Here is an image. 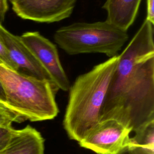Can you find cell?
I'll return each mask as SVG.
<instances>
[{
  "label": "cell",
  "instance_id": "cell-1",
  "mask_svg": "<svg viewBox=\"0 0 154 154\" xmlns=\"http://www.w3.org/2000/svg\"><path fill=\"white\" fill-rule=\"evenodd\" d=\"M108 119L132 132L154 120L153 25L146 19L119 54L100 114Z\"/></svg>",
  "mask_w": 154,
  "mask_h": 154
},
{
  "label": "cell",
  "instance_id": "cell-2",
  "mask_svg": "<svg viewBox=\"0 0 154 154\" xmlns=\"http://www.w3.org/2000/svg\"><path fill=\"white\" fill-rule=\"evenodd\" d=\"M119 55L79 75L69 89L63 126L69 137L79 141L100 120L108 84Z\"/></svg>",
  "mask_w": 154,
  "mask_h": 154
},
{
  "label": "cell",
  "instance_id": "cell-3",
  "mask_svg": "<svg viewBox=\"0 0 154 154\" xmlns=\"http://www.w3.org/2000/svg\"><path fill=\"white\" fill-rule=\"evenodd\" d=\"M0 82L5 105L23 121L51 120L58 114L55 94L59 90L51 81L10 69L0 61Z\"/></svg>",
  "mask_w": 154,
  "mask_h": 154
},
{
  "label": "cell",
  "instance_id": "cell-4",
  "mask_svg": "<svg viewBox=\"0 0 154 154\" xmlns=\"http://www.w3.org/2000/svg\"><path fill=\"white\" fill-rule=\"evenodd\" d=\"M128 38L127 32L106 20L75 22L58 28L54 34L55 43L69 55L99 53L109 58L119 55Z\"/></svg>",
  "mask_w": 154,
  "mask_h": 154
},
{
  "label": "cell",
  "instance_id": "cell-5",
  "mask_svg": "<svg viewBox=\"0 0 154 154\" xmlns=\"http://www.w3.org/2000/svg\"><path fill=\"white\" fill-rule=\"evenodd\" d=\"M131 132L116 120H101L78 143L97 154H117L128 145Z\"/></svg>",
  "mask_w": 154,
  "mask_h": 154
},
{
  "label": "cell",
  "instance_id": "cell-6",
  "mask_svg": "<svg viewBox=\"0 0 154 154\" xmlns=\"http://www.w3.org/2000/svg\"><path fill=\"white\" fill-rule=\"evenodd\" d=\"M22 41L32 51L59 89L69 91V79L60 62L56 46L38 31H28L20 36Z\"/></svg>",
  "mask_w": 154,
  "mask_h": 154
},
{
  "label": "cell",
  "instance_id": "cell-7",
  "mask_svg": "<svg viewBox=\"0 0 154 154\" xmlns=\"http://www.w3.org/2000/svg\"><path fill=\"white\" fill-rule=\"evenodd\" d=\"M21 19L38 23H54L72 14L77 0H9Z\"/></svg>",
  "mask_w": 154,
  "mask_h": 154
},
{
  "label": "cell",
  "instance_id": "cell-8",
  "mask_svg": "<svg viewBox=\"0 0 154 154\" xmlns=\"http://www.w3.org/2000/svg\"><path fill=\"white\" fill-rule=\"evenodd\" d=\"M0 37L18 71L52 82L49 73L20 36L11 33L0 24Z\"/></svg>",
  "mask_w": 154,
  "mask_h": 154
},
{
  "label": "cell",
  "instance_id": "cell-9",
  "mask_svg": "<svg viewBox=\"0 0 154 154\" xmlns=\"http://www.w3.org/2000/svg\"><path fill=\"white\" fill-rule=\"evenodd\" d=\"M0 154H44V140L38 131L28 125L16 129Z\"/></svg>",
  "mask_w": 154,
  "mask_h": 154
},
{
  "label": "cell",
  "instance_id": "cell-10",
  "mask_svg": "<svg viewBox=\"0 0 154 154\" xmlns=\"http://www.w3.org/2000/svg\"><path fill=\"white\" fill-rule=\"evenodd\" d=\"M141 0H106L102 8L106 12V21L127 32L134 22Z\"/></svg>",
  "mask_w": 154,
  "mask_h": 154
},
{
  "label": "cell",
  "instance_id": "cell-11",
  "mask_svg": "<svg viewBox=\"0 0 154 154\" xmlns=\"http://www.w3.org/2000/svg\"><path fill=\"white\" fill-rule=\"evenodd\" d=\"M129 144L154 154V120H150L134 131Z\"/></svg>",
  "mask_w": 154,
  "mask_h": 154
},
{
  "label": "cell",
  "instance_id": "cell-12",
  "mask_svg": "<svg viewBox=\"0 0 154 154\" xmlns=\"http://www.w3.org/2000/svg\"><path fill=\"white\" fill-rule=\"evenodd\" d=\"M23 120L5 104L0 102V127L12 126L13 123H20Z\"/></svg>",
  "mask_w": 154,
  "mask_h": 154
},
{
  "label": "cell",
  "instance_id": "cell-13",
  "mask_svg": "<svg viewBox=\"0 0 154 154\" xmlns=\"http://www.w3.org/2000/svg\"><path fill=\"white\" fill-rule=\"evenodd\" d=\"M16 131L12 126L0 127V152L6 146Z\"/></svg>",
  "mask_w": 154,
  "mask_h": 154
},
{
  "label": "cell",
  "instance_id": "cell-14",
  "mask_svg": "<svg viewBox=\"0 0 154 154\" xmlns=\"http://www.w3.org/2000/svg\"><path fill=\"white\" fill-rule=\"evenodd\" d=\"M0 61L10 69L17 70V68L10 57L8 51L0 37Z\"/></svg>",
  "mask_w": 154,
  "mask_h": 154
},
{
  "label": "cell",
  "instance_id": "cell-15",
  "mask_svg": "<svg viewBox=\"0 0 154 154\" xmlns=\"http://www.w3.org/2000/svg\"><path fill=\"white\" fill-rule=\"evenodd\" d=\"M117 154H151L149 152L131 144H128Z\"/></svg>",
  "mask_w": 154,
  "mask_h": 154
},
{
  "label": "cell",
  "instance_id": "cell-16",
  "mask_svg": "<svg viewBox=\"0 0 154 154\" xmlns=\"http://www.w3.org/2000/svg\"><path fill=\"white\" fill-rule=\"evenodd\" d=\"M146 18L145 19L154 25V0H146Z\"/></svg>",
  "mask_w": 154,
  "mask_h": 154
},
{
  "label": "cell",
  "instance_id": "cell-17",
  "mask_svg": "<svg viewBox=\"0 0 154 154\" xmlns=\"http://www.w3.org/2000/svg\"><path fill=\"white\" fill-rule=\"evenodd\" d=\"M8 9L7 0H0V24L2 25Z\"/></svg>",
  "mask_w": 154,
  "mask_h": 154
},
{
  "label": "cell",
  "instance_id": "cell-18",
  "mask_svg": "<svg viewBox=\"0 0 154 154\" xmlns=\"http://www.w3.org/2000/svg\"><path fill=\"white\" fill-rule=\"evenodd\" d=\"M0 102L5 104V96L2 86L0 82Z\"/></svg>",
  "mask_w": 154,
  "mask_h": 154
}]
</instances>
